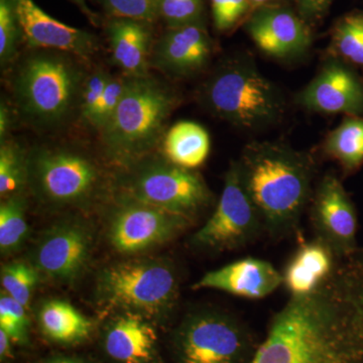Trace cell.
<instances>
[{"mask_svg": "<svg viewBox=\"0 0 363 363\" xmlns=\"http://www.w3.org/2000/svg\"><path fill=\"white\" fill-rule=\"evenodd\" d=\"M0 143V196L4 200L23 194L28 187V152L9 138Z\"/></svg>", "mask_w": 363, "mask_h": 363, "instance_id": "4316f807", "label": "cell"}, {"mask_svg": "<svg viewBox=\"0 0 363 363\" xmlns=\"http://www.w3.org/2000/svg\"><path fill=\"white\" fill-rule=\"evenodd\" d=\"M92 247V233L85 223L62 221L40 235L33 248L30 264L52 281L73 283L88 267Z\"/></svg>", "mask_w": 363, "mask_h": 363, "instance_id": "7c38bea8", "label": "cell"}, {"mask_svg": "<svg viewBox=\"0 0 363 363\" xmlns=\"http://www.w3.org/2000/svg\"><path fill=\"white\" fill-rule=\"evenodd\" d=\"M333 0H296L301 18L306 21H317L328 11Z\"/></svg>", "mask_w": 363, "mask_h": 363, "instance_id": "d590c367", "label": "cell"}, {"mask_svg": "<svg viewBox=\"0 0 363 363\" xmlns=\"http://www.w3.org/2000/svg\"><path fill=\"white\" fill-rule=\"evenodd\" d=\"M0 329L6 332L13 343L28 342L30 320L26 308L4 291L0 296Z\"/></svg>", "mask_w": 363, "mask_h": 363, "instance_id": "f1b7e54d", "label": "cell"}, {"mask_svg": "<svg viewBox=\"0 0 363 363\" xmlns=\"http://www.w3.org/2000/svg\"><path fill=\"white\" fill-rule=\"evenodd\" d=\"M259 343L240 318L200 309L182 320L172 348L175 363H250Z\"/></svg>", "mask_w": 363, "mask_h": 363, "instance_id": "52a82bcc", "label": "cell"}, {"mask_svg": "<svg viewBox=\"0 0 363 363\" xmlns=\"http://www.w3.org/2000/svg\"><path fill=\"white\" fill-rule=\"evenodd\" d=\"M190 223L188 217L121 194L112 210L107 234L116 252L135 255L168 242Z\"/></svg>", "mask_w": 363, "mask_h": 363, "instance_id": "8fae6325", "label": "cell"}, {"mask_svg": "<svg viewBox=\"0 0 363 363\" xmlns=\"http://www.w3.org/2000/svg\"><path fill=\"white\" fill-rule=\"evenodd\" d=\"M316 240L327 245L338 259L352 255L355 248L357 219L354 206L341 182L326 175L313 198L311 213Z\"/></svg>", "mask_w": 363, "mask_h": 363, "instance_id": "4fadbf2b", "label": "cell"}, {"mask_svg": "<svg viewBox=\"0 0 363 363\" xmlns=\"http://www.w3.org/2000/svg\"><path fill=\"white\" fill-rule=\"evenodd\" d=\"M21 30L13 0H0V63L6 67L18 54Z\"/></svg>", "mask_w": 363, "mask_h": 363, "instance_id": "f546056e", "label": "cell"}, {"mask_svg": "<svg viewBox=\"0 0 363 363\" xmlns=\"http://www.w3.org/2000/svg\"><path fill=\"white\" fill-rule=\"evenodd\" d=\"M96 297L107 310L164 319L178 302V274L164 259L117 262L98 276Z\"/></svg>", "mask_w": 363, "mask_h": 363, "instance_id": "8992f818", "label": "cell"}, {"mask_svg": "<svg viewBox=\"0 0 363 363\" xmlns=\"http://www.w3.org/2000/svg\"><path fill=\"white\" fill-rule=\"evenodd\" d=\"M247 30L260 51L278 59L300 56L312 43L306 21L284 6L255 9L247 23Z\"/></svg>", "mask_w": 363, "mask_h": 363, "instance_id": "2e32d148", "label": "cell"}, {"mask_svg": "<svg viewBox=\"0 0 363 363\" xmlns=\"http://www.w3.org/2000/svg\"><path fill=\"white\" fill-rule=\"evenodd\" d=\"M198 96L212 116L248 130L272 125L285 111L278 88L245 59L224 62L203 83Z\"/></svg>", "mask_w": 363, "mask_h": 363, "instance_id": "5b68a950", "label": "cell"}, {"mask_svg": "<svg viewBox=\"0 0 363 363\" xmlns=\"http://www.w3.org/2000/svg\"><path fill=\"white\" fill-rule=\"evenodd\" d=\"M126 168L119 187L121 194L136 201L192 219L213 200L199 173L167 159L147 157Z\"/></svg>", "mask_w": 363, "mask_h": 363, "instance_id": "9c48e42d", "label": "cell"}, {"mask_svg": "<svg viewBox=\"0 0 363 363\" xmlns=\"http://www.w3.org/2000/svg\"><path fill=\"white\" fill-rule=\"evenodd\" d=\"M13 343V340L6 332L0 329V359L2 362H6L13 357V346H11Z\"/></svg>", "mask_w": 363, "mask_h": 363, "instance_id": "74e56055", "label": "cell"}, {"mask_svg": "<svg viewBox=\"0 0 363 363\" xmlns=\"http://www.w3.org/2000/svg\"><path fill=\"white\" fill-rule=\"evenodd\" d=\"M325 152L344 169H357L363 164V117L346 116L327 136Z\"/></svg>", "mask_w": 363, "mask_h": 363, "instance_id": "cb8c5ba5", "label": "cell"}, {"mask_svg": "<svg viewBox=\"0 0 363 363\" xmlns=\"http://www.w3.org/2000/svg\"><path fill=\"white\" fill-rule=\"evenodd\" d=\"M130 77L121 73V75H111L105 86L104 94L89 125L94 130L100 131L111 121L112 116L116 112L117 107L124 97L128 85H130Z\"/></svg>", "mask_w": 363, "mask_h": 363, "instance_id": "4dcf8cb0", "label": "cell"}, {"mask_svg": "<svg viewBox=\"0 0 363 363\" xmlns=\"http://www.w3.org/2000/svg\"><path fill=\"white\" fill-rule=\"evenodd\" d=\"M13 123L11 109L6 101L1 100L0 104V143L4 142L9 138V130Z\"/></svg>", "mask_w": 363, "mask_h": 363, "instance_id": "8d00e7d4", "label": "cell"}, {"mask_svg": "<svg viewBox=\"0 0 363 363\" xmlns=\"http://www.w3.org/2000/svg\"><path fill=\"white\" fill-rule=\"evenodd\" d=\"M150 321L133 313L114 318L104 332L107 357L116 363H162L159 336Z\"/></svg>", "mask_w": 363, "mask_h": 363, "instance_id": "d6986e66", "label": "cell"}, {"mask_svg": "<svg viewBox=\"0 0 363 363\" xmlns=\"http://www.w3.org/2000/svg\"><path fill=\"white\" fill-rule=\"evenodd\" d=\"M250 363H363V274L339 260L321 285L291 296Z\"/></svg>", "mask_w": 363, "mask_h": 363, "instance_id": "6da1fadb", "label": "cell"}, {"mask_svg": "<svg viewBox=\"0 0 363 363\" xmlns=\"http://www.w3.org/2000/svg\"><path fill=\"white\" fill-rule=\"evenodd\" d=\"M147 21L112 18L107 25L112 59L128 77L149 75L152 30Z\"/></svg>", "mask_w": 363, "mask_h": 363, "instance_id": "ffe728a7", "label": "cell"}, {"mask_svg": "<svg viewBox=\"0 0 363 363\" xmlns=\"http://www.w3.org/2000/svg\"><path fill=\"white\" fill-rule=\"evenodd\" d=\"M264 231V222L243 186L238 162H233L216 208L192 236L191 245L215 252L233 250L252 242Z\"/></svg>", "mask_w": 363, "mask_h": 363, "instance_id": "30bf717a", "label": "cell"}, {"mask_svg": "<svg viewBox=\"0 0 363 363\" xmlns=\"http://www.w3.org/2000/svg\"><path fill=\"white\" fill-rule=\"evenodd\" d=\"M28 233L25 196L13 195L2 200L0 205V252L2 255H13L21 250Z\"/></svg>", "mask_w": 363, "mask_h": 363, "instance_id": "d4e9b609", "label": "cell"}, {"mask_svg": "<svg viewBox=\"0 0 363 363\" xmlns=\"http://www.w3.org/2000/svg\"><path fill=\"white\" fill-rule=\"evenodd\" d=\"M298 102L319 113L363 117V80L342 60L331 59L301 91Z\"/></svg>", "mask_w": 363, "mask_h": 363, "instance_id": "5bb4252c", "label": "cell"}, {"mask_svg": "<svg viewBox=\"0 0 363 363\" xmlns=\"http://www.w3.org/2000/svg\"><path fill=\"white\" fill-rule=\"evenodd\" d=\"M0 274L2 291L28 309L33 290L40 281V272L30 262H11L2 266Z\"/></svg>", "mask_w": 363, "mask_h": 363, "instance_id": "83f0119b", "label": "cell"}, {"mask_svg": "<svg viewBox=\"0 0 363 363\" xmlns=\"http://www.w3.org/2000/svg\"><path fill=\"white\" fill-rule=\"evenodd\" d=\"M111 75V74L105 71L104 68H97L88 73L82 95H81L80 111H79V116L87 124L90 123L93 114L96 111Z\"/></svg>", "mask_w": 363, "mask_h": 363, "instance_id": "836d02e7", "label": "cell"}, {"mask_svg": "<svg viewBox=\"0 0 363 363\" xmlns=\"http://www.w3.org/2000/svg\"><path fill=\"white\" fill-rule=\"evenodd\" d=\"M213 44L202 23L169 28L152 45L150 67L173 76L189 77L211 60Z\"/></svg>", "mask_w": 363, "mask_h": 363, "instance_id": "e0dca14e", "label": "cell"}, {"mask_svg": "<svg viewBox=\"0 0 363 363\" xmlns=\"http://www.w3.org/2000/svg\"><path fill=\"white\" fill-rule=\"evenodd\" d=\"M337 260L330 248L315 238L298 248L290 260L283 274L284 285L291 296L312 292L330 276Z\"/></svg>", "mask_w": 363, "mask_h": 363, "instance_id": "44dd1931", "label": "cell"}, {"mask_svg": "<svg viewBox=\"0 0 363 363\" xmlns=\"http://www.w3.org/2000/svg\"><path fill=\"white\" fill-rule=\"evenodd\" d=\"M178 104V94L159 79L150 74L130 77L123 100L99 131L105 154L124 167L149 157L166 135Z\"/></svg>", "mask_w": 363, "mask_h": 363, "instance_id": "277c9868", "label": "cell"}, {"mask_svg": "<svg viewBox=\"0 0 363 363\" xmlns=\"http://www.w3.org/2000/svg\"><path fill=\"white\" fill-rule=\"evenodd\" d=\"M100 184L97 164L82 150L42 145L28 152V188L51 207L85 204Z\"/></svg>", "mask_w": 363, "mask_h": 363, "instance_id": "ba28073f", "label": "cell"}, {"mask_svg": "<svg viewBox=\"0 0 363 363\" xmlns=\"http://www.w3.org/2000/svg\"><path fill=\"white\" fill-rule=\"evenodd\" d=\"M85 61L52 50L30 49L14 70L16 111L37 130L61 128L80 111L86 78Z\"/></svg>", "mask_w": 363, "mask_h": 363, "instance_id": "3957f363", "label": "cell"}, {"mask_svg": "<svg viewBox=\"0 0 363 363\" xmlns=\"http://www.w3.org/2000/svg\"><path fill=\"white\" fill-rule=\"evenodd\" d=\"M162 152L164 159L177 166L189 169L199 168L209 156V135L200 124L181 121L166 131Z\"/></svg>", "mask_w": 363, "mask_h": 363, "instance_id": "7402d4cb", "label": "cell"}, {"mask_svg": "<svg viewBox=\"0 0 363 363\" xmlns=\"http://www.w3.org/2000/svg\"><path fill=\"white\" fill-rule=\"evenodd\" d=\"M332 50L336 58L363 69V11L345 14L336 23Z\"/></svg>", "mask_w": 363, "mask_h": 363, "instance_id": "484cf974", "label": "cell"}, {"mask_svg": "<svg viewBox=\"0 0 363 363\" xmlns=\"http://www.w3.org/2000/svg\"><path fill=\"white\" fill-rule=\"evenodd\" d=\"M21 30V39L30 49L52 50L88 61L98 51L94 35L55 20L33 0H13Z\"/></svg>", "mask_w": 363, "mask_h": 363, "instance_id": "9a60e30c", "label": "cell"}, {"mask_svg": "<svg viewBox=\"0 0 363 363\" xmlns=\"http://www.w3.org/2000/svg\"><path fill=\"white\" fill-rule=\"evenodd\" d=\"M40 327L45 337L60 344H77L89 337L92 322L70 303L51 300L40 307Z\"/></svg>", "mask_w": 363, "mask_h": 363, "instance_id": "603a6c76", "label": "cell"}, {"mask_svg": "<svg viewBox=\"0 0 363 363\" xmlns=\"http://www.w3.org/2000/svg\"><path fill=\"white\" fill-rule=\"evenodd\" d=\"M71 1L81 9V11L87 16L88 20H89L93 25H96V16L90 11L89 7H88L87 4H86V0H71Z\"/></svg>", "mask_w": 363, "mask_h": 363, "instance_id": "f35d334b", "label": "cell"}, {"mask_svg": "<svg viewBox=\"0 0 363 363\" xmlns=\"http://www.w3.org/2000/svg\"><path fill=\"white\" fill-rule=\"evenodd\" d=\"M203 0H161L159 18L168 28L202 23Z\"/></svg>", "mask_w": 363, "mask_h": 363, "instance_id": "d6a6232c", "label": "cell"}, {"mask_svg": "<svg viewBox=\"0 0 363 363\" xmlns=\"http://www.w3.org/2000/svg\"><path fill=\"white\" fill-rule=\"evenodd\" d=\"M236 162L264 233L274 238L293 233L311 197L312 157L283 143L252 142Z\"/></svg>", "mask_w": 363, "mask_h": 363, "instance_id": "7a4b0ae2", "label": "cell"}, {"mask_svg": "<svg viewBox=\"0 0 363 363\" xmlns=\"http://www.w3.org/2000/svg\"><path fill=\"white\" fill-rule=\"evenodd\" d=\"M42 363H83L80 360L76 359V358L67 357H58L54 358H50V359L45 360Z\"/></svg>", "mask_w": 363, "mask_h": 363, "instance_id": "60d3db41", "label": "cell"}, {"mask_svg": "<svg viewBox=\"0 0 363 363\" xmlns=\"http://www.w3.org/2000/svg\"><path fill=\"white\" fill-rule=\"evenodd\" d=\"M214 25L220 32L233 28L252 11L250 0H210Z\"/></svg>", "mask_w": 363, "mask_h": 363, "instance_id": "e575fe53", "label": "cell"}, {"mask_svg": "<svg viewBox=\"0 0 363 363\" xmlns=\"http://www.w3.org/2000/svg\"><path fill=\"white\" fill-rule=\"evenodd\" d=\"M284 0H250L252 11L264 6H283Z\"/></svg>", "mask_w": 363, "mask_h": 363, "instance_id": "ab89813d", "label": "cell"}, {"mask_svg": "<svg viewBox=\"0 0 363 363\" xmlns=\"http://www.w3.org/2000/svg\"><path fill=\"white\" fill-rule=\"evenodd\" d=\"M161 0H99L111 18L152 21L159 18Z\"/></svg>", "mask_w": 363, "mask_h": 363, "instance_id": "1f68e13d", "label": "cell"}, {"mask_svg": "<svg viewBox=\"0 0 363 363\" xmlns=\"http://www.w3.org/2000/svg\"><path fill=\"white\" fill-rule=\"evenodd\" d=\"M281 284L284 276L271 262L245 257L207 272L193 286V290L210 289L259 300L271 295Z\"/></svg>", "mask_w": 363, "mask_h": 363, "instance_id": "ac0fdd59", "label": "cell"}]
</instances>
